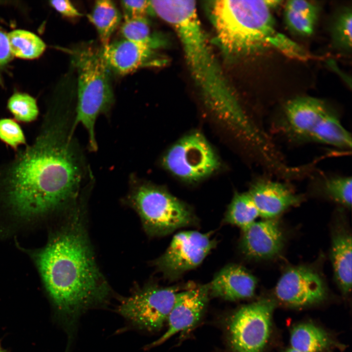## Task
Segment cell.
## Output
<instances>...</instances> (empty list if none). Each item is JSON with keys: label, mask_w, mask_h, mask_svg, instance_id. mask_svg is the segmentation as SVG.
<instances>
[{"label": "cell", "mask_w": 352, "mask_h": 352, "mask_svg": "<svg viewBox=\"0 0 352 352\" xmlns=\"http://www.w3.org/2000/svg\"><path fill=\"white\" fill-rule=\"evenodd\" d=\"M71 66L76 79V102L74 127L82 125L88 135V147L98 149L95 126L101 114L109 113L114 103L110 73L102 48L83 44L70 51Z\"/></svg>", "instance_id": "obj_6"}, {"label": "cell", "mask_w": 352, "mask_h": 352, "mask_svg": "<svg viewBox=\"0 0 352 352\" xmlns=\"http://www.w3.org/2000/svg\"><path fill=\"white\" fill-rule=\"evenodd\" d=\"M91 177L70 126L44 120L32 144L0 164V197L16 215L34 217L74 205Z\"/></svg>", "instance_id": "obj_1"}, {"label": "cell", "mask_w": 352, "mask_h": 352, "mask_svg": "<svg viewBox=\"0 0 352 352\" xmlns=\"http://www.w3.org/2000/svg\"><path fill=\"white\" fill-rule=\"evenodd\" d=\"M289 184L265 174L253 181L247 192L260 216L275 219L287 209L301 203L303 196L297 193Z\"/></svg>", "instance_id": "obj_13"}, {"label": "cell", "mask_w": 352, "mask_h": 352, "mask_svg": "<svg viewBox=\"0 0 352 352\" xmlns=\"http://www.w3.org/2000/svg\"><path fill=\"white\" fill-rule=\"evenodd\" d=\"M0 352H4L0 347Z\"/></svg>", "instance_id": "obj_33"}, {"label": "cell", "mask_w": 352, "mask_h": 352, "mask_svg": "<svg viewBox=\"0 0 352 352\" xmlns=\"http://www.w3.org/2000/svg\"><path fill=\"white\" fill-rule=\"evenodd\" d=\"M216 243L207 233L196 230L180 232L173 237L166 251L153 264L165 278L176 280L198 266Z\"/></svg>", "instance_id": "obj_11"}, {"label": "cell", "mask_w": 352, "mask_h": 352, "mask_svg": "<svg viewBox=\"0 0 352 352\" xmlns=\"http://www.w3.org/2000/svg\"><path fill=\"white\" fill-rule=\"evenodd\" d=\"M242 231L241 250L250 259H269L279 254L282 249L283 235L275 219L255 221Z\"/></svg>", "instance_id": "obj_16"}, {"label": "cell", "mask_w": 352, "mask_h": 352, "mask_svg": "<svg viewBox=\"0 0 352 352\" xmlns=\"http://www.w3.org/2000/svg\"><path fill=\"white\" fill-rule=\"evenodd\" d=\"M318 13L317 6L309 1L288 0L285 7V21L291 32L307 36L311 35L314 30Z\"/></svg>", "instance_id": "obj_21"}, {"label": "cell", "mask_w": 352, "mask_h": 352, "mask_svg": "<svg viewBox=\"0 0 352 352\" xmlns=\"http://www.w3.org/2000/svg\"><path fill=\"white\" fill-rule=\"evenodd\" d=\"M278 1L218 0L209 12L216 38L227 56L239 57L273 47L301 57L302 49L275 29L271 8Z\"/></svg>", "instance_id": "obj_4"}, {"label": "cell", "mask_w": 352, "mask_h": 352, "mask_svg": "<svg viewBox=\"0 0 352 352\" xmlns=\"http://www.w3.org/2000/svg\"><path fill=\"white\" fill-rule=\"evenodd\" d=\"M352 236L348 232L340 231L332 238L330 258L334 278L341 292L345 295L352 289Z\"/></svg>", "instance_id": "obj_18"}, {"label": "cell", "mask_w": 352, "mask_h": 352, "mask_svg": "<svg viewBox=\"0 0 352 352\" xmlns=\"http://www.w3.org/2000/svg\"><path fill=\"white\" fill-rule=\"evenodd\" d=\"M289 342L290 347L300 352H329L338 345L324 329L309 322L294 326Z\"/></svg>", "instance_id": "obj_19"}, {"label": "cell", "mask_w": 352, "mask_h": 352, "mask_svg": "<svg viewBox=\"0 0 352 352\" xmlns=\"http://www.w3.org/2000/svg\"><path fill=\"white\" fill-rule=\"evenodd\" d=\"M258 211L247 192L236 193L228 206L224 221L245 229L255 221Z\"/></svg>", "instance_id": "obj_23"}, {"label": "cell", "mask_w": 352, "mask_h": 352, "mask_svg": "<svg viewBox=\"0 0 352 352\" xmlns=\"http://www.w3.org/2000/svg\"><path fill=\"white\" fill-rule=\"evenodd\" d=\"M102 52L110 71L120 75L162 63L155 49L125 39L110 43L102 48Z\"/></svg>", "instance_id": "obj_15"}, {"label": "cell", "mask_w": 352, "mask_h": 352, "mask_svg": "<svg viewBox=\"0 0 352 352\" xmlns=\"http://www.w3.org/2000/svg\"><path fill=\"white\" fill-rule=\"evenodd\" d=\"M352 11L343 8L336 16L332 27V37L335 45L346 51L352 48Z\"/></svg>", "instance_id": "obj_27"}, {"label": "cell", "mask_w": 352, "mask_h": 352, "mask_svg": "<svg viewBox=\"0 0 352 352\" xmlns=\"http://www.w3.org/2000/svg\"><path fill=\"white\" fill-rule=\"evenodd\" d=\"M0 140L16 152L20 146L27 145L21 126L17 121L11 118L0 119Z\"/></svg>", "instance_id": "obj_28"}, {"label": "cell", "mask_w": 352, "mask_h": 352, "mask_svg": "<svg viewBox=\"0 0 352 352\" xmlns=\"http://www.w3.org/2000/svg\"><path fill=\"white\" fill-rule=\"evenodd\" d=\"M284 352H300L290 347L287 349Z\"/></svg>", "instance_id": "obj_32"}, {"label": "cell", "mask_w": 352, "mask_h": 352, "mask_svg": "<svg viewBox=\"0 0 352 352\" xmlns=\"http://www.w3.org/2000/svg\"><path fill=\"white\" fill-rule=\"evenodd\" d=\"M120 32L125 39L147 45L154 49L161 44L160 39L152 33L146 18L124 21L120 28Z\"/></svg>", "instance_id": "obj_25"}, {"label": "cell", "mask_w": 352, "mask_h": 352, "mask_svg": "<svg viewBox=\"0 0 352 352\" xmlns=\"http://www.w3.org/2000/svg\"><path fill=\"white\" fill-rule=\"evenodd\" d=\"M162 163L173 174L189 181L210 175L220 165L218 157L207 139L196 132L176 142L164 154Z\"/></svg>", "instance_id": "obj_10"}, {"label": "cell", "mask_w": 352, "mask_h": 352, "mask_svg": "<svg viewBox=\"0 0 352 352\" xmlns=\"http://www.w3.org/2000/svg\"><path fill=\"white\" fill-rule=\"evenodd\" d=\"M7 108L16 121L24 123L34 121L39 113L36 99L23 93L12 95L8 101Z\"/></svg>", "instance_id": "obj_26"}, {"label": "cell", "mask_w": 352, "mask_h": 352, "mask_svg": "<svg viewBox=\"0 0 352 352\" xmlns=\"http://www.w3.org/2000/svg\"><path fill=\"white\" fill-rule=\"evenodd\" d=\"M7 35L13 56L32 59L39 57L45 50L44 43L32 32L17 29L10 32Z\"/></svg>", "instance_id": "obj_24"}, {"label": "cell", "mask_w": 352, "mask_h": 352, "mask_svg": "<svg viewBox=\"0 0 352 352\" xmlns=\"http://www.w3.org/2000/svg\"><path fill=\"white\" fill-rule=\"evenodd\" d=\"M271 130L289 143H315L350 150L352 135L337 113L325 101L310 96L290 99L281 114L270 121Z\"/></svg>", "instance_id": "obj_5"}, {"label": "cell", "mask_w": 352, "mask_h": 352, "mask_svg": "<svg viewBox=\"0 0 352 352\" xmlns=\"http://www.w3.org/2000/svg\"><path fill=\"white\" fill-rule=\"evenodd\" d=\"M50 4L56 11L66 17L75 18L83 16V14L69 0H52L50 1Z\"/></svg>", "instance_id": "obj_30"}, {"label": "cell", "mask_w": 352, "mask_h": 352, "mask_svg": "<svg viewBox=\"0 0 352 352\" xmlns=\"http://www.w3.org/2000/svg\"><path fill=\"white\" fill-rule=\"evenodd\" d=\"M87 199L82 198L71 208L66 224L37 259L46 289L69 327L88 310L105 306L111 295L89 239Z\"/></svg>", "instance_id": "obj_2"}, {"label": "cell", "mask_w": 352, "mask_h": 352, "mask_svg": "<svg viewBox=\"0 0 352 352\" xmlns=\"http://www.w3.org/2000/svg\"><path fill=\"white\" fill-rule=\"evenodd\" d=\"M124 199L138 215L145 232L161 237L196 223V216L188 206L167 191L132 175Z\"/></svg>", "instance_id": "obj_7"}, {"label": "cell", "mask_w": 352, "mask_h": 352, "mask_svg": "<svg viewBox=\"0 0 352 352\" xmlns=\"http://www.w3.org/2000/svg\"><path fill=\"white\" fill-rule=\"evenodd\" d=\"M257 283L256 278L244 267L230 264L208 284L209 294L230 301L246 299L254 295Z\"/></svg>", "instance_id": "obj_17"}, {"label": "cell", "mask_w": 352, "mask_h": 352, "mask_svg": "<svg viewBox=\"0 0 352 352\" xmlns=\"http://www.w3.org/2000/svg\"><path fill=\"white\" fill-rule=\"evenodd\" d=\"M12 58L7 35L0 29V68L7 64Z\"/></svg>", "instance_id": "obj_31"}, {"label": "cell", "mask_w": 352, "mask_h": 352, "mask_svg": "<svg viewBox=\"0 0 352 352\" xmlns=\"http://www.w3.org/2000/svg\"><path fill=\"white\" fill-rule=\"evenodd\" d=\"M275 302L262 298L232 314L227 327L231 352H264L270 338Z\"/></svg>", "instance_id": "obj_8"}, {"label": "cell", "mask_w": 352, "mask_h": 352, "mask_svg": "<svg viewBox=\"0 0 352 352\" xmlns=\"http://www.w3.org/2000/svg\"><path fill=\"white\" fill-rule=\"evenodd\" d=\"M209 295L208 284L179 291L167 320V330L148 348L159 345L178 332L192 328L201 318Z\"/></svg>", "instance_id": "obj_14"}, {"label": "cell", "mask_w": 352, "mask_h": 352, "mask_svg": "<svg viewBox=\"0 0 352 352\" xmlns=\"http://www.w3.org/2000/svg\"><path fill=\"white\" fill-rule=\"evenodd\" d=\"M120 2L125 21L146 18L147 14L154 13L150 0H122Z\"/></svg>", "instance_id": "obj_29"}, {"label": "cell", "mask_w": 352, "mask_h": 352, "mask_svg": "<svg viewBox=\"0 0 352 352\" xmlns=\"http://www.w3.org/2000/svg\"><path fill=\"white\" fill-rule=\"evenodd\" d=\"M309 184L334 202L347 208L352 205L351 176L328 174L316 169L310 175Z\"/></svg>", "instance_id": "obj_20"}, {"label": "cell", "mask_w": 352, "mask_h": 352, "mask_svg": "<svg viewBox=\"0 0 352 352\" xmlns=\"http://www.w3.org/2000/svg\"><path fill=\"white\" fill-rule=\"evenodd\" d=\"M122 15L113 1L110 0L95 1L88 20L95 27L102 47L107 46L110 39L119 25Z\"/></svg>", "instance_id": "obj_22"}, {"label": "cell", "mask_w": 352, "mask_h": 352, "mask_svg": "<svg viewBox=\"0 0 352 352\" xmlns=\"http://www.w3.org/2000/svg\"><path fill=\"white\" fill-rule=\"evenodd\" d=\"M151 4L154 13L177 33L193 78L207 107L238 135L250 134L254 120L243 110L219 66L198 18L196 1L156 0Z\"/></svg>", "instance_id": "obj_3"}, {"label": "cell", "mask_w": 352, "mask_h": 352, "mask_svg": "<svg viewBox=\"0 0 352 352\" xmlns=\"http://www.w3.org/2000/svg\"><path fill=\"white\" fill-rule=\"evenodd\" d=\"M179 289L148 284L122 298L116 309L135 328L157 331L167 321Z\"/></svg>", "instance_id": "obj_9"}, {"label": "cell", "mask_w": 352, "mask_h": 352, "mask_svg": "<svg viewBox=\"0 0 352 352\" xmlns=\"http://www.w3.org/2000/svg\"><path fill=\"white\" fill-rule=\"evenodd\" d=\"M279 301L292 308H304L325 300L327 292L320 275L311 268L299 266L286 270L275 289Z\"/></svg>", "instance_id": "obj_12"}]
</instances>
